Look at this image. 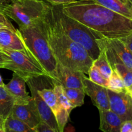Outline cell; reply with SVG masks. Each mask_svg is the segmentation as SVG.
I'll use <instances>...</instances> for the list:
<instances>
[{"label": "cell", "instance_id": "1", "mask_svg": "<svg viewBox=\"0 0 132 132\" xmlns=\"http://www.w3.org/2000/svg\"><path fill=\"white\" fill-rule=\"evenodd\" d=\"M62 10L100 37L122 39L132 33V19L93 0H76L62 5Z\"/></svg>", "mask_w": 132, "mask_h": 132}, {"label": "cell", "instance_id": "2", "mask_svg": "<svg viewBox=\"0 0 132 132\" xmlns=\"http://www.w3.org/2000/svg\"><path fill=\"white\" fill-rule=\"evenodd\" d=\"M42 21L44 33L58 63L88 74L94 60L84 46L72 41L56 25L48 8Z\"/></svg>", "mask_w": 132, "mask_h": 132}, {"label": "cell", "instance_id": "3", "mask_svg": "<svg viewBox=\"0 0 132 132\" xmlns=\"http://www.w3.org/2000/svg\"><path fill=\"white\" fill-rule=\"evenodd\" d=\"M17 33L27 54L41 66L51 81H58V63L44 33L42 18L28 27L18 28Z\"/></svg>", "mask_w": 132, "mask_h": 132}, {"label": "cell", "instance_id": "4", "mask_svg": "<svg viewBox=\"0 0 132 132\" xmlns=\"http://www.w3.org/2000/svg\"><path fill=\"white\" fill-rule=\"evenodd\" d=\"M48 11L56 25L70 39L84 46L93 60L98 57L100 48L97 39L101 38L84 24L66 15L62 10V5L49 3Z\"/></svg>", "mask_w": 132, "mask_h": 132}, {"label": "cell", "instance_id": "5", "mask_svg": "<svg viewBox=\"0 0 132 132\" xmlns=\"http://www.w3.org/2000/svg\"><path fill=\"white\" fill-rule=\"evenodd\" d=\"M48 6L45 0H12L1 12L14 20L19 28H23L42 18Z\"/></svg>", "mask_w": 132, "mask_h": 132}, {"label": "cell", "instance_id": "6", "mask_svg": "<svg viewBox=\"0 0 132 132\" xmlns=\"http://www.w3.org/2000/svg\"><path fill=\"white\" fill-rule=\"evenodd\" d=\"M10 58V63L4 67L23 77L26 81L29 79L48 77L47 73L38 63L34 60L27 52L18 50L2 49Z\"/></svg>", "mask_w": 132, "mask_h": 132}, {"label": "cell", "instance_id": "7", "mask_svg": "<svg viewBox=\"0 0 132 132\" xmlns=\"http://www.w3.org/2000/svg\"><path fill=\"white\" fill-rule=\"evenodd\" d=\"M97 43L99 48L104 50L112 68L121 63L132 70V52L122 39L101 37L97 39Z\"/></svg>", "mask_w": 132, "mask_h": 132}, {"label": "cell", "instance_id": "8", "mask_svg": "<svg viewBox=\"0 0 132 132\" xmlns=\"http://www.w3.org/2000/svg\"><path fill=\"white\" fill-rule=\"evenodd\" d=\"M110 110L122 121L132 120V99L128 91L114 92L107 88Z\"/></svg>", "mask_w": 132, "mask_h": 132}, {"label": "cell", "instance_id": "9", "mask_svg": "<svg viewBox=\"0 0 132 132\" xmlns=\"http://www.w3.org/2000/svg\"><path fill=\"white\" fill-rule=\"evenodd\" d=\"M26 82L30 89L31 97L34 101L41 121L46 122L49 125V126L54 130V132H60L56 119L53 110L38 94V87L37 84L35 82V78L29 79Z\"/></svg>", "mask_w": 132, "mask_h": 132}, {"label": "cell", "instance_id": "10", "mask_svg": "<svg viewBox=\"0 0 132 132\" xmlns=\"http://www.w3.org/2000/svg\"><path fill=\"white\" fill-rule=\"evenodd\" d=\"M83 88L85 94L91 98L93 104L98 110H109L107 88L93 82L85 76H82Z\"/></svg>", "mask_w": 132, "mask_h": 132}, {"label": "cell", "instance_id": "11", "mask_svg": "<svg viewBox=\"0 0 132 132\" xmlns=\"http://www.w3.org/2000/svg\"><path fill=\"white\" fill-rule=\"evenodd\" d=\"M12 115L27 124L30 128L33 129L41 121L33 99L26 104H14Z\"/></svg>", "mask_w": 132, "mask_h": 132}, {"label": "cell", "instance_id": "12", "mask_svg": "<svg viewBox=\"0 0 132 132\" xmlns=\"http://www.w3.org/2000/svg\"><path fill=\"white\" fill-rule=\"evenodd\" d=\"M25 80L16 73H13L10 82L5 85V87L14 99L15 104H26L32 99L27 92Z\"/></svg>", "mask_w": 132, "mask_h": 132}, {"label": "cell", "instance_id": "13", "mask_svg": "<svg viewBox=\"0 0 132 132\" xmlns=\"http://www.w3.org/2000/svg\"><path fill=\"white\" fill-rule=\"evenodd\" d=\"M84 73L58 63L57 67V82L60 83L65 88L84 89L82 82V76Z\"/></svg>", "mask_w": 132, "mask_h": 132}, {"label": "cell", "instance_id": "14", "mask_svg": "<svg viewBox=\"0 0 132 132\" xmlns=\"http://www.w3.org/2000/svg\"><path fill=\"white\" fill-rule=\"evenodd\" d=\"M100 116L99 129L104 132H120L122 120L111 110H98Z\"/></svg>", "mask_w": 132, "mask_h": 132}, {"label": "cell", "instance_id": "15", "mask_svg": "<svg viewBox=\"0 0 132 132\" xmlns=\"http://www.w3.org/2000/svg\"><path fill=\"white\" fill-rule=\"evenodd\" d=\"M0 48L27 52L18 33L9 29L0 30Z\"/></svg>", "mask_w": 132, "mask_h": 132}, {"label": "cell", "instance_id": "16", "mask_svg": "<svg viewBox=\"0 0 132 132\" xmlns=\"http://www.w3.org/2000/svg\"><path fill=\"white\" fill-rule=\"evenodd\" d=\"M113 11L132 19V0H93Z\"/></svg>", "mask_w": 132, "mask_h": 132}, {"label": "cell", "instance_id": "17", "mask_svg": "<svg viewBox=\"0 0 132 132\" xmlns=\"http://www.w3.org/2000/svg\"><path fill=\"white\" fill-rule=\"evenodd\" d=\"M15 101L5 86H0V116L5 121L12 112Z\"/></svg>", "mask_w": 132, "mask_h": 132}, {"label": "cell", "instance_id": "18", "mask_svg": "<svg viewBox=\"0 0 132 132\" xmlns=\"http://www.w3.org/2000/svg\"><path fill=\"white\" fill-rule=\"evenodd\" d=\"M4 132H34L27 124L10 114L4 121Z\"/></svg>", "mask_w": 132, "mask_h": 132}, {"label": "cell", "instance_id": "19", "mask_svg": "<svg viewBox=\"0 0 132 132\" xmlns=\"http://www.w3.org/2000/svg\"><path fill=\"white\" fill-rule=\"evenodd\" d=\"M38 94L41 95L45 103L53 110L54 116L56 113L62 108V106L60 104L55 92L52 88H44L42 89L38 90Z\"/></svg>", "mask_w": 132, "mask_h": 132}, {"label": "cell", "instance_id": "20", "mask_svg": "<svg viewBox=\"0 0 132 132\" xmlns=\"http://www.w3.org/2000/svg\"><path fill=\"white\" fill-rule=\"evenodd\" d=\"M100 50L99 55L97 59L93 61V64L97 67L103 77L109 79L112 73L113 68L107 59L104 50L100 48Z\"/></svg>", "mask_w": 132, "mask_h": 132}, {"label": "cell", "instance_id": "21", "mask_svg": "<svg viewBox=\"0 0 132 132\" xmlns=\"http://www.w3.org/2000/svg\"><path fill=\"white\" fill-rule=\"evenodd\" d=\"M51 81L53 82V88L55 92L60 104L67 110L69 114H70L72 110L75 108V107L73 106V105L71 104V103L67 98V95L65 93L64 88L60 83L57 81Z\"/></svg>", "mask_w": 132, "mask_h": 132}, {"label": "cell", "instance_id": "22", "mask_svg": "<svg viewBox=\"0 0 132 132\" xmlns=\"http://www.w3.org/2000/svg\"><path fill=\"white\" fill-rule=\"evenodd\" d=\"M64 88V91L71 104L75 108L80 107L84 104L85 93L84 89Z\"/></svg>", "mask_w": 132, "mask_h": 132}, {"label": "cell", "instance_id": "23", "mask_svg": "<svg viewBox=\"0 0 132 132\" xmlns=\"http://www.w3.org/2000/svg\"><path fill=\"white\" fill-rule=\"evenodd\" d=\"M122 79L127 89L132 87V70L128 68L124 64L118 63L115 64L113 67Z\"/></svg>", "mask_w": 132, "mask_h": 132}, {"label": "cell", "instance_id": "24", "mask_svg": "<svg viewBox=\"0 0 132 132\" xmlns=\"http://www.w3.org/2000/svg\"><path fill=\"white\" fill-rule=\"evenodd\" d=\"M107 88L114 92H116L128 91V89L126 87L122 79L119 76V73L113 69L111 77L108 79Z\"/></svg>", "mask_w": 132, "mask_h": 132}, {"label": "cell", "instance_id": "25", "mask_svg": "<svg viewBox=\"0 0 132 132\" xmlns=\"http://www.w3.org/2000/svg\"><path fill=\"white\" fill-rule=\"evenodd\" d=\"M88 75H89V78L91 81L98 84V85H101V86L107 88L108 79H106L104 77L102 76L100 72L98 71V70L97 69V68L94 64H92L91 67L89 68Z\"/></svg>", "mask_w": 132, "mask_h": 132}, {"label": "cell", "instance_id": "26", "mask_svg": "<svg viewBox=\"0 0 132 132\" xmlns=\"http://www.w3.org/2000/svg\"><path fill=\"white\" fill-rule=\"evenodd\" d=\"M69 116L70 114H69L67 110L63 107L55 114V117L60 132H63L64 131V128L67 125Z\"/></svg>", "mask_w": 132, "mask_h": 132}, {"label": "cell", "instance_id": "27", "mask_svg": "<svg viewBox=\"0 0 132 132\" xmlns=\"http://www.w3.org/2000/svg\"><path fill=\"white\" fill-rule=\"evenodd\" d=\"M2 29H9L14 32L17 31V29L14 28L11 22L8 19V17L0 11V30Z\"/></svg>", "mask_w": 132, "mask_h": 132}, {"label": "cell", "instance_id": "28", "mask_svg": "<svg viewBox=\"0 0 132 132\" xmlns=\"http://www.w3.org/2000/svg\"><path fill=\"white\" fill-rule=\"evenodd\" d=\"M35 132H54V130L49 126L46 122H41L35 128Z\"/></svg>", "mask_w": 132, "mask_h": 132}, {"label": "cell", "instance_id": "29", "mask_svg": "<svg viewBox=\"0 0 132 132\" xmlns=\"http://www.w3.org/2000/svg\"><path fill=\"white\" fill-rule=\"evenodd\" d=\"M10 60L9 55L2 50H0V68H4L6 64L10 63Z\"/></svg>", "mask_w": 132, "mask_h": 132}, {"label": "cell", "instance_id": "30", "mask_svg": "<svg viewBox=\"0 0 132 132\" xmlns=\"http://www.w3.org/2000/svg\"><path fill=\"white\" fill-rule=\"evenodd\" d=\"M120 131V132H132V120L123 121Z\"/></svg>", "mask_w": 132, "mask_h": 132}, {"label": "cell", "instance_id": "31", "mask_svg": "<svg viewBox=\"0 0 132 132\" xmlns=\"http://www.w3.org/2000/svg\"><path fill=\"white\" fill-rule=\"evenodd\" d=\"M76 0H46L52 5H64L74 2Z\"/></svg>", "mask_w": 132, "mask_h": 132}, {"label": "cell", "instance_id": "32", "mask_svg": "<svg viewBox=\"0 0 132 132\" xmlns=\"http://www.w3.org/2000/svg\"><path fill=\"white\" fill-rule=\"evenodd\" d=\"M122 39L124 40V41L126 43V44L128 45V48H129V50H130L131 52H132V33L131 34H129V36H126V37Z\"/></svg>", "mask_w": 132, "mask_h": 132}, {"label": "cell", "instance_id": "33", "mask_svg": "<svg viewBox=\"0 0 132 132\" xmlns=\"http://www.w3.org/2000/svg\"><path fill=\"white\" fill-rule=\"evenodd\" d=\"M12 0H0V9H1H1L5 6L6 5H7L8 4L10 3Z\"/></svg>", "mask_w": 132, "mask_h": 132}, {"label": "cell", "instance_id": "34", "mask_svg": "<svg viewBox=\"0 0 132 132\" xmlns=\"http://www.w3.org/2000/svg\"><path fill=\"white\" fill-rule=\"evenodd\" d=\"M3 125H4V121L2 119V117H1V116H0V132H4Z\"/></svg>", "mask_w": 132, "mask_h": 132}, {"label": "cell", "instance_id": "35", "mask_svg": "<svg viewBox=\"0 0 132 132\" xmlns=\"http://www.w3.org/2000/svg\"><path fill=\"white\" fill-rule=\"evenodd\" d=\"M5 86V84H4L3 81V79L1 77V75H0V86Z\"/></svg>", "mask_w": 132, "mask_h": 132}, {"label": "cell", "instance_id": "36", "mask_svg": "<svg viewBox=\"0 0 132 132\" xmlns=\"http://www.w3.org/2000/svg\"><path fill=\"white\" fill-rule=\"evenodd\" d=\"M128 93H129V95H130L131 97V99H132V87L128 88Z\"/></svg>", "mask_w": 132, "mask_h": 132}, {"label": "cell", "instance_id": "37", "mask_svg": "<svg viewBox=\"0 0 132 132\" xmlns=\"http://www.w3.org/2000/svg\"><path fill=\"white\" fill-rule=\"evenodd\" d=\"M0 50H1V48H0Z\"/></svg>", "mask_w": 132, "mask_h": 132}, {"label": "cell", "instance_id": "38", "mask_svg": "<svg viewBox=\"0 0 132 132\" xmlns=\"http://www.w3.org/2000/svg\"><path fill=\"white\" fill-rule=\"evenodd\" d=\"M0 11H1V9H0Z\"/></svg>", "mask_w": 132, "mask_h": 132}]
</instances>
